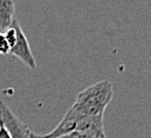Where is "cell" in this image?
Returning a JSON list of instances; mask_svg holds the SVG:
<instances>
[{
  "label": "cell",
  "instance_id": "obj_5",
  "mask_svg": "<svg viewBox=\"0 0 151 138\" xmlns=\"http://www.w3.org/2000/svg\"><path fill=\"white\" fill-rule=\"evenodd\" d=\"M16 4L11 0H0V32L4 33L14 20Z\"/></svg>",
  "mask_w": 151,
  "mask_h": 138
},
{
  "label": "cell",
  "instance_id": "obj_2",
  "mask_svg": "<svg viewBox=\"0 0 151 138\" xmlns=\"http://www.w3.org/2000/svg\"><path fill=\"white\" fill-rule=\"evenodd\" d=\"M0 120L9 131L11 138H30V129L11 111L4 101H0Z\"/></svg>",
  "mask_w": 151,
  "mask_h": 138
},
{
  "label": "cell",
  "instance_id": "obj_1",
  "mask_svg": "<svg viewBox=\"0 0 151 138\" xmlns=\"http://www.w3.org/2000/svg\"><path fill=\"white\" fill-rule=\"evenodd\" d=\"M112 96L113 83L108 80H102L81 91L73 107L83 116H104Z\"/></svg>",
  "mask_w": 151,
  "mask_h": 138
},
{
  "label": "cell",
  "instance_id": "obj_7",
  "mask_svg": "<svg viewBox=\"0 0 151 138\" xmlns=\"http://www.w3.org/2000/svg\"><path fill=\"white\" fill-rule=\"evenodd\" d=\"M0 138H11L9 131L6 130V127L4 126V124L1 123V120H0Z\"/></svg>",
  "mask_w": 151,
  "mask_h": 138
},
{
  "label": "cell",
  "instance_id": "obj_6",
  "mask_svg": "<svg viewBox=\"0 0 151 138\" xmlns=\"http://www.w3.org/2000/svg\"><path fill=\"white\" fill-rule=\"evenodd\" d=\"M10 51H11V48L4 36V33L0 32V55H7L10 54Z\"/></svg>",
  "mask_w": 151,
  "mask_h": 138
},
{
  "label": "cell",
  "instance_id": "obj_9",
  "mask_svg": "<svg viewBox=\"0 0 151 138\" xmlns=\"http://www.w3.org/2000/svg\"><path fill=\"white\" fill-rule=\"evenodd\" d=\"M30 138H48L45 134L44 136H42V134H38V133H35V132H31V134H30Z\"/></svg>",
  "mask_w": 151,
  "mask_h": 138
},
{
  "label": "cell",
  "instance_id": "obj_8",
  "mask_svg": "<svg viewBox=\"0 0 151 138\" xmlns=\"http://www.w3.org/2000/svg\"><path fill=\"white\" fill-rule=\"evenodd\" d=\"M60 138H93V137L85 136V134H81V133H78V132H74V133H70V134H67V136H63V137H60Z\"/></svg>",
  "mask_w": 151,
  "mask_h": 138
},
{
  "label": "cell",
  "instance_id": "obj_3",
  "mask_svg": "<svg viewBox=\"0 0 151 138\" xmlns=\"http://www.w3.org/2000/svg\"><path fill=\"white\" fill-rule=\"evenodd\" d=\"M13 25H14V27L17 30V41H16L14 45L11 48L10 54L16 56L17 58H19L29 68L35 69L37 67V64H36L33 54L31 51V48H30V44L27 42V38L25 36V33H24V31H23V29L20 26V23H19V20L17 18H14Z\"/></svg>",
  "mask_w": 151,
  "mask_h": 138
},
{
  "label": "cell",
  "instance_id": "obj_4",
  "mask_svg": "<svg viewBox=\"0 0 151 138\" xmlns=\"http://www.w3.org/2000/svg\"><path fill=\"white\" fill-rule=\"evenodd\" d=\"M83 114H81L80 112H78L73 106L67 111V113L64 114L63 119L60 121V124L49 133H47L45 136L48 138H60L70 133H74L76 131V126L80 120V118Z\"/></svg>",
  "mask_w": 151,
  "mask_h": 138
}]
</instances>
